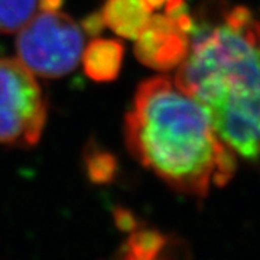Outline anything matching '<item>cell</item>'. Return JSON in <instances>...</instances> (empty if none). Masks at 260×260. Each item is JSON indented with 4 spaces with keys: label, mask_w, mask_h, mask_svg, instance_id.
<instances>
[{
    "label": "cell",
    "mask_w": 260,
    "mask_h": 260,
    "mask_svg": "<svg viewBox=\"0 0 260 260\" xmlns=\"http://www.w3.org/2000/svg\"><path fill=\"white\" fill-rule=\"evenodd\" d=\"M100 15L116 35L136 39L152 16V8L146 0H104Z\"/></svg>",
    "instance_id": "cell-6"
},
{
    "label": "cell",
    "mask_w": 260,
    "mask_h": 260,
    "mask_svg": "<svg viewBox=\"0 0 260 260\" xmlns=\"http://www.w3.org/2000/svg\"><path fill=\"white\" fill-rule=\"evenodd\" d=\"M39 0H0V34L18 32L37 13Z\"/></svg>",
    "instance_id": "cell-9"
},
{
    "label": "cell",
    "mask_w": 260,
    "mask_h": 260,
    "mask_svg": "<svg viewBox=\"0 0 260 260\" xmlns=\"http://www.w3.org/2000/svg\"><path fill=\"white\" fill-rule=\"evenodd\" d=\"M62 5V0H39L41 9H59Z\"/></svg>",
    "instance_id": "cell-13"
},
{
    "label": "cell",
    "mask_w": 260,
    "mask_h": 260,
    "mask_svg": "<svg viewBox=\"0 0 260 260\" xmlns=\"http://www.w3.org/2000/svg\"><path fill=\"white\" fill-rule=\"evenodd\" d=\"M19 32V61L34 74L59 78L81 61L83 28L59 9H41Z\"/></svg>",
    "instance_id": "cell-3"
},
{
    "label": "cell",
    "mask_w": 260,
    "mask_h": 260,
    "mask_svg": "<svg viewBox=\"0 0 260 260\" xmlns=\"http://www.w3.org/2000/svg\"><path fill=\"white\" fill-rule=\"evenodd\" d=\"M132 232L121 246V256L126 259H155L168 249V237L155 229L136 225Z\"/></svg>",
    "instance_id": "cell-8"
},
{
    "label": "cell",
    "mask_w": 260,
    "mask_h": 260,
    "mask_svg": "<svg viewBox=\"0 0 260 260\" xmlns=\"http://www.w3.org/2000/svg\"><path fill=\"white\" fill-rule=\"evenodd\" d=\"M175 83L201 103L218 138L246 160H260V22L237 6L223 23L197 28Z\"/></svg>",
    "instance_id": "cell-2"
},
{
    "label": "cell",
    "mask_w": 260,
    "mask_h": 260,
    "mask_svg": "<svg viewBox=\"0 0 260 260\" xmlns=\"http://www.w3.org/2000/svg\"><path fill=\"white\" fill-rule=\"evenodd\" d=\"M124 139L143 167L181 194L203 198L236 171V153L218 138L207 109L167 77L138 87Z\"/></svg>",
    "instance_id": "cell-1"
},
{
    "label": "cell",
    "mask_w": 260,
    "mask_h": 260,
    "mask_svg": "<svg viewBox=\"0 0 260 260\" xmlns=\"http://www.w3.org/2000/svg\"><path fill=\"white\" fill-rule=\"evenodd\" d=\"M146 2L152 9H159L167 3V0H146Z\"/></svg>",
    "instance_id": "cell-14"
},
{
    "label": "cell",
    "mask_w": 260,
    "mask_h": 260,
    "mask_svg": "<svg viewBox=\"0 0 260 260\" xmlns=\"http://www.w3.org/2000/svg\"><path fill=\"white\" fill-rule=\"evenodd\" d=\"M48 102L42 87L19 59L0 58V143L35 146L47 124Z\"/></svg>",
    "instance_id": "cell-4"
},
{
    "label": "cell",
    "mask_w": 260,
    "mask_h": 260,
    "mask_svg": "<svg viewBox=\"0 0 260 260\" xmlns=\"http://www.w3.org/2000/svg\"><path fill=\"white\" fill-rule=\"evenodd\" d=\"M87 164V172L88 177L95 182H106L110 181L116 171V162L112 155L102 150L90 152L85 158Z\"/></svg>",
    "instance_id": "cell-10"
},
{
    "label": "cell",
    "mask_w": 260,
    "mask_h": 260,
    "mask_svg": "<svg viewBox=\"0 0 260 260\" xmlns=\"http://www.w3.org/2000/svg\"><path fill=\"white\" fill-rule=\"evenodd\" d=\"M124 48L114 39H94L83 49L85 74L94 81L110 83L116 80L123 67Z\"/></svg>",
    "instance_id": "cell-7"
},
{
    "label": "cell",
    "mask_w": 260,
    "mask_h": 260,
    "mask_svg": "<svg viewBox=\"0 0 260 260\" xmlns=\"http://www.w3.org/2000/svg\"><path fill=\"white\" fill-rule=\"evenodd\" d=\"M116 221L121 230H133L136 227L135 217L130 213H126L124 210H120L119 213H116Z\"/></svg>",
    "instance_id": "cell-12"
},
{
    "label": "cell",
    "mask_w": 260,
    "mask_h": 260,
    "mask_svg": "<svg viewBox=\"0 0 260 260\" xmlns=\"http://www.w3.org/2000/svg\"><path fill=\"white\" fill-rule=\"evenodd\" d=\"M135 54L140 62L158 71H168L185 59L191 35L167 13L152 15L135 39Z\"/></svg>",
    "instance_id": "cell-5"
},
{
    "label": "cell",
    "mask_w": 260,
    "mask_h": 260,
    "mask_svg": "<svg viewBox=\"0 0 260 260\" xmlns=\"http://www.w3.org/2000/svg\"><path fill=\"white\" fill-rule=\"evenodd\" d=\"M106 25H104V20H103L102 15L100 13H91L90 16H87V19H84L83 22V30H85L87 34L90 35H99L103 30Z\"/></svg>",
    "instance_id": "cell-11"
}]
</instances>
